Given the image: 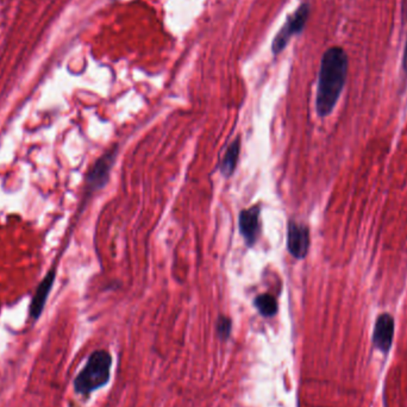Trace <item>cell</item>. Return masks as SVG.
<instances>
[{
  "label": "cell",
  "mask_w": 407,
  "mask_h": 407,
  "mask_svg": "<svg viewBox=\"0 0 407 407\" xmlns=\"http://www.w3.org/2000/svg\"><path fill=\"white\" fill-rule=\"evenodd\" d=\"M112 357L106 350H96L91 353L85 367L74 380L75 392L89 396L100 387L106 385L110 378Z\"/></svg>",
  "instance_id": "2"
},
{
  "label": "cell",
  "mask_w": 407,
  "mask_h": 407,
  "mask_svg": "<svg viewBox=\"0 0 407 407\" xmlns=\"http://www.w3.org/2000/svg\"><path fill=\"white\" fill-rule=\"evenodd\" d=\"M403 69L405 71V74L407 75V39L406 43H405V48H403Z\"/></svg>",
  "instance_id": "12"
},
{
  "label": "cell",
  "mask_w": 407,
  "mask_h": 407,
  "mask_svg": "<svg viewBox=\"0 0 407 407\" xmlns=\"http://www.w3.org/2000/svg\"><path fill=\"white\" fill-rule=\"evenodd\" d=\"M394 337V319L389 313L378 316L375 323L373 342L382 353H388Z\"/></svg>",
  "instance_id": "7"
},
{
  "label": "cell",
  "mask_w": 407,
  "mask_h": 407,
  "mask_svg": "<svg viewBox=\"0 0 407 407\" xmlns=\"http://www.w3.org/2000/svg\"><path fill=\"white\" fill-rule=\"evenodd\" d=\"M217 332L218 336L221 339L228 338L230 333H231V321L228 317L221 316L217 321Z\"/></svg>",
  "instance_id": "11"
},
{
  "label": "cell",
  "mask_w": 407,
  "mask_h": 407,
  "mask_svg": "<svg viewBox=\"0 0 407 407\" xmlns=\"http://www.w3.org/2000/svg\"><path fill=\"white\" fill-rule=\"evenodd\" d=\"M260 205H253L239 213V231L248 246H253L260 235Z\"/></svg>",
  "instance_id": "6"
},
{
  "label": "cell",
  "mask_w": 407,
  "mask_h": 407,
  "mask_svg": "<svg viewBox=\"0 0 407 407\" xmlns=\"http://www.w3.org/2000/svg\"><path fill=\"white\" fill-rule=\"evenodd\" d=\"M239 151H241V144H239V139H236L233 142L228 146V150L225 151L224 157L221 160V174L228 178L233 174L236 166L238 162Z\"/></svg>",
  "instance_id": "9"
},
{
  "label": "cell",
  "mask_w": 407,
  "mask_h": 407,
  "mask_svg": "<svg viewBox=\"0 0 407 407\" xmlns=\"http://www.w3.org/2000/svg\"><path fill=\"white\" fill-rule=\"evenodd\" d=\"M253 305L263 317H273L278 313V303L274 296L264 293L256 296Z\"/></svg>",
  "instance_id": "10"
},
{
  "label": "cell",
  "mask_w": 407,
  "mask_h": 407,
  "mask_svg": "<svg viewBox=\"0 0 407 407\" xmlns=\"http://www.w3.org/2000/svg\"><path fill=\"white\" fill-rule=\"evenodd\" d=\"M54 280H55V271H49L36 289L35 296L32 298L31 305H30V317L32 319H39V316L42 314L46 298L49 296L51 287H53Z\"/></svg>",
  "instance_id": "8"
},
{
  "label": "cell",
  "mask_w": 407,
  "mask_h": 407,
  "mask_svg": "<svg viewBox=\"0 0 407 407\" xmlns=\"http://www.w3.org/2000/svg\"><path fill=\"white\" fill-rule=\"evenodd\" d=\"M310 249V230L305 224L291 221L287 226V250L296 260H303Z\"/></svg>",
  "instance_id": "4"
},
{
  "label": "cell",
  "mask_w": 407,
  "mask_h": 407,
  "mask_svg": "<svg viewBox=\"0 0 407 407\" xmlns=\"http://www.w3.org/2000/svg\"><path fill=\"white\" fill-rule=\"evenodd\" d=\"M403 17L406 18L407 19V0H405V1H403Z\"/></svg>",
  "instance_id": "13"
},
{
  "label": "cell",
  "mask_w": 407,
  "mask_h": 407,
  "mask_svg": "<svg viewBox=\"0 0 407 407\" xmlns=\"http://www.w3.org/2000/svg\"><path fill=\"white\" fill-rule=\"evenodd\" d=\"M308 14H310V5L307 3L301 4L298 7V10L291 17H288L278 35L275 36L273 46H271L273 53H281L282 50L285 49L286 46H287V43L289 42L291 37L303 31V26L308 19Z\"/></svg>",
  "instance_id": "3"
},
{
  "label": "cell",
  "mask_w": 407,
  "mask_h": 407,
  "mask_svg": "<svg viewBox=\"0 0 407 407\" xmlns=\"http://www.w3.org/2000/svg\"><path fill=\"white\" fill-rule=\"evenodd\" d=\"M348 67V55L341 46H332L323 55L316 99V109L321 117H326L335 109L346 85Z\"/></svg>",
  "instance_id": "1"
},
{
  "label": "cell",
  "mask_w": 407,
  "mask_h": 407,
  "mask_svg": "<svg viewBox=\"0 0 407 407\" xmlns=\"http://www.w3.org/2000/svg\"><path fill=\"white\" fill-rule=\"evenodd\" d=\"M117 155V148L109 150L105 155L96 161L87 176V187L89 191H96L103 189L106 185L110 175L111 168L114 166Z\"/></svg>",
  "instance_id": "5"
}]
</instances>
